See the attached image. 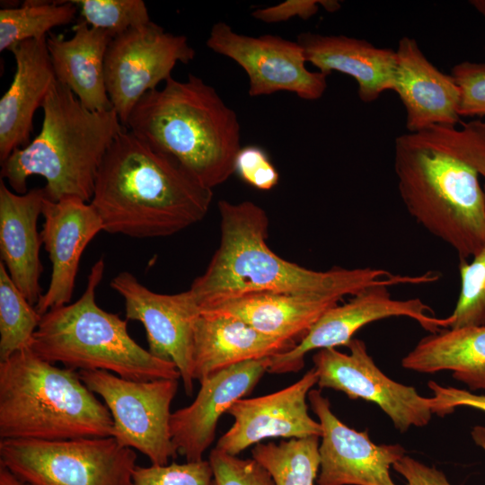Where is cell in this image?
I'll use <instances>...</instances> for the list:
<instances>
[{"instance_id": "obj_1", "label": "cell", "mask_w": 485, "mask_h": 485, "mask_svg": "<svg viewBox=\"0 0 485 485\" xmlns=\"http://www.w3.org/2000/svg\"><path fill=\"white\" fill-rule=\"evenodd\" d=\"M394 171L409 214L468 260L485 245V120L399 136Z\"/></svg>"}, {"instance_id": "obj_2", "label": "cell", "mask_w": 485, "mask_h": 485, "mask_svg": "<svg viewBox=\"0 0 485 485\" xmlns=\"http://www.w3.org/2000/svg\"><path fill=\"white\" fill-rule=\"evenodd\" d=\"M220 242L190 290L200 310L246 294L287 292L342 298L375 286L416 285L417 276L374 268L313 270L284 260L267 244L269 217L251 201L218 202Z\"/></svg>"}, {"instance_id": "obj_3", "label": "cell", "mask_w": 485, "mask_h": 485, "mask_svg": "<svg viewBox=\"0 0 485 485\" xmlns=\"http://www.w3.org/2000/svg\"><path fill=\"white\" fill-rule=\"evenodd\" d=\"M213 190L174 158L124 128L108 150L90 201L103 231L134 238L164 237L201 221Z\"/></svg>"}, {"instance_id": "obj_4", "label": "cell", "mask_w": 485, "mask_h": 485, "mask_svg": "<svg viewBox=\"0 0 485 485\" xmlns=\"http://www.w3.org/2000/svg\"><path fill=\"white\" fill-rule=\"evenodd\" d=\"M126 128L211 190L234 173L242 147L237 115L213 86L193 74L186 81L170 77L162 89L146 93Z\"/></svg>"}, {"instance_id": "obj_5", "label": "cell", "mask_w": 485, "mask_h": 485, "mask_svg": "<svg viewBox=\"0 0 485 485\" xmlns=\"http://www.w3.org/2000/svg\"><path fill=\"white\" fill-rule=\"evenodd\" d=\"M41 108L40 131L1 163V179L13 191L24 194L28 179L38 175L46 181L48 199L78 198L90 202L102 161L126 128L113 109H87L57 80Z\"/></svg>"}, {"instance_id": "obj_6", "label": "cell", "mask_w": 485, "mask_h": 485, "mask_svg": "<svg viewBox=\"0 0 485 485\" xmlns=\"http://www.w3.org/2000/svg\"><path fill=\"white\" fill-rule=\"evenodd\" d=\"M106 405L76 370L30 348L0 361V439L66 440L111 436Z\"/></svg>"}, {"instance_id": "obj_7", "label": "cell", "mask_w": 485, "mask_h": 485, "mask_svg": "<svg viewBox=\"0 0 485 485\" xmlns=\"http://www.w3.org/2000/svg\"><path fill=\"white\" fill-rule=\"evenodd\" d=\"M104 269L101 258L93 265L78 300L41 315L30 348L48 362L74 370H103L134 381L179 379L172 362L142 348L129 335L126 320L97 304L96 289Z\"/></svg>"}, {"instance_id": "obj_8", "label": "cell", "mask_w": 485, "mask_h": 485, "mask_svg": "<svg viewBox=\"0 0 485 485\" xmlns=\"http://www.w3.org/2000/svg\"><path fill=\"white\" fill-rule=\"evenodd\" d=\"M136 462L113 436L0 439V465L23 485H131Z\"/></svg>"}, {"instance_id": "obj_9", "label": "cell", "mask_w": 485, "mask_h": 485, "mask_svg": "<svg viewBox=\"0 0 485 485\" xmlns=\"http://www.w3.org/2000/svg\"><path fill=\"white\" fill-rule=\"evenodd\" d=\"M78 372L108 408L113 420L111 436L120 445L139 451L154 465L168 464L177 456L170 419L179 379L134 381L103 370Z\"/></svg>"}, {"instance_id": "obj_10", "label": "cell", "mask_w": 485, "mask_h": 485, "mask_svg": "<svg viewBox=\"0 0 485 485\" xmlns=\"http://www.w3.org/2000/svg\"><path fill=\"white\" fill-rule=\"evenodd\" d=\"M195 54L185 36L153 22L112 38L104 61L105 85L124 128L140 99L172 77L177 63L188 64Z\"/></svg>"}, {"instance_id": "obj_11", "label": "cell", "mask_w": 485, "mask_h": 485, "mask_svg": "<svg viewBox=\"0 0 485 485\" xmlns=\"http://www.w3.org/2000/svg\"><path fill=\"white\" fill-rule=\"evenodd\" d=\"M347 348L349 353L330 348L316 350L313 356L320 389H333L349 399L376 404L401 433L430 422L435 414L433 397H424L413 386L388 377L375 363L362 340L352 339Z\"/></svg>"}, {"instance_id": "obj_12", "label": "cell", "mask_w": 485, "mask_h": 485, "mask_svg": "<svg viewBox=\"0 0 485 485\" xmlns=\"http://www.w3.org/2000/svg\"><path fill=\"white\" fill-rule=\"evenodd\" d=\"M206 44L243 68L251 97L289 92L314 101L326 91L327 75L306 68L304 52L297 41L269 34H239L227 23L218 22L212 26Z\"/></svg>"}, {"instance_id": "obj_13", "label": "cell", "mask_w": 485, "mask_h": 485, "mask_svg": "<svg viewBox=\"0 0 485 485\" xmlns=\"http://www.w3.org/2000/svg\"><path fill=\"white\" fill-rule=\"evenodd\" d=\"M390 317L410 318L430 333L450 326L449 316L435 317L431 307L419 298L394 299L388 286L371 287L327 310L294 348L270 357L268 372L296 373L310 351L347 347L361 328Z\"/></svg>"}, {"instance_id": "obj_14", "label": "cell", "mask_w": 485, "mask_h": 485, "mask_svg": "<svg viewBox=\"0 0 485 485\" xmlns=\"http://www.w3.org/2000/svg\"><path fill=\"white\" fill-rule=\"evenodd\" d=\"M110 285L123 298L127 319L143 324L148 351L172 362L181 374L186 394H192L194 328L200 313L192 292L188 289L177 294H159L145 287L128 271L119 273Z\"/></svg>"}, {"instance_id": "obj_15", "label": "cell", "mask_w": 485, "mask_h": 485, "mask_svg": "<svg viewBox=\"0 0 485 485\" xmlns=\"http://www.w3.org/2000/svg\"><path fill=\"white\" fill-rule=\"evenodd\" d=\"M308 401L322 427L317 485H396L390 469L406 454L401 445L375 444L366 429L347 426L320 389L309 392Z\"/></svg>"}, {"instance_id": "obj_16", "label": "cell", "mask_w": 485, "mask_h": 485, "mask_svg": "<svg viewBox=\"0 0 485 485\" xmlns=\"http://www.w3.org/2000/svg\"><path fill=\"white\" fill-rule=\"evenodd\" d=\"M317 382L318 375L313 367L278 392L237 401L227 411L234 423L215 447L237 455L268 438L321 436L322 427L310 416L306 401Z\"/></svg>"}, {"instance_id": "obj_17", "label": "cell", "mask_w": 485, "mask_h": 485, "mask_svg": "<svg viewBox=\"0 0 485 485\" xmlns=\"http://www.w3.org/2000/svg\"><path fill=\"white\" fill-rule=\"evenodd\" d=\"M269 362L270 357L246 361L203 379L193 402L172 413V441L186 462L203 460L221 416L252 392L268 372Z\"/></svg>"}, {"instance_id": "obj_18", "label": "cell", "mask_w": 485, "mask_h": 485, "mask_svg": "<svg viewBox=\"0 0 485 485\" xmlns=\"http://www.w3.org/2000/svg\"><path fill=\"white\" fill-rule=\"evenodd\" d=\"M41 215V241L52 265L49 286L35 305L43 315L70 303L82 254L103 225L93 205L78 198H45Z\"/></svg>"}, {"instance_id": "obj_19", "label": "cell", "mask_w": 485, "mask_h": 485, "mask_svg": "<svg viewBox=\"0 0 485 485\" xmlns=\"http://www.w3.org/2000/svg\"><path fill=\"white\" fill-rule=\"evenodd\" d=\"M396 52L393 92L406 110L408 132L460 122V91L451 75L436 68L416 40L402 37Z\"/></svg>"}, {"instance_id": "obj_20", "label": "cell", "mask_w": 485, "mask_h": 485, "mask_svg": "<svg viewBox=\"0 0 485 485\" xmlns=\"http://www.w3.org/2000/svg\"><path fill=\"white\" fill-rule=\"evenodd\" d=\"M45 198L43 188L18 194L11 190L3 179L0 181L1 262L34 306L43 294L40 285L43 271L40 259L42 241L37 223Z\"/></svg>"}, {"instance_id": "obj_21", "label": "cell", "mask_w": 485, "mask_h": 485, "mask_svg": "<svg viewBox=\"0 0 485 485\" xmlns=\"http://www.w3.org/2000/svg\"><path fill=\"white\" fill-rule=\"evenodd\" d=\"M47 38L20 43L13 81L0 100V161L30 143L36 110L55 83Z\"/></svg>"}, {"instance_id": "obj_22", "label": "cell", "mask_w": 485, "mask_h": 485, "mask_svg": "<svg viewBox=\"0 0 485 485\" xmlns=\"http://www.w3.org/2000/svg\"><path fill=\"white\" fill-rule=\"evenodd\" d=\"M296 41L307 62L327 76L337 71L355 79L359 99L366 103L393 91L396 52L345 35H322L302 32Z\"/></svg>"}, {"instance_id": "obj_23", "label": "cell", "mask_w": 485, "mask_h": 485, "mask_svg": "<svg viewBox=\"0 0 485 485\" xmlns=\"http://www.w3.org/2000/svg\"><path fill=\"white\" fill-rule=\"evenodd\" d=\"M295 345L261 333L236 317L200 311L194 328L193 379L200 382L232 366L270 357Z\"/></svg>"}, {"instance_id": "obj_24", "label": "cell", "mask_w": 485, "mask_h": 485, "mask_svg": "<svg viewBox=\"0 0 485 485\" xmlns=\"http://www.w3.org/2000/svg\"><path fill=\"white\" fill-rule=\"evenodd\" d=\"M342 299L332 295L260 292L230 298L200 311L236 317L261 333L297 344L320 317Z\"/></svg>"}, {"instance_id": "obj_25", "label": "cell", "mask_w": 485, "mask_h": 485, "mask_svg": "<svg viewBox=\"0 0 485 485\" xmlns=\"http://www.w3.org/2000/svg\"><path fill=\"white\" fill-rule=\"evenodd\" d=\"M112 38L81 20L71 38L49 33L46 40L57 81L91 110L112 109L104 76L105 56Z\"/></svg>"}, {"instance_id": "obj_26", "label": "cell", "mask_w": 485, "mask_h": 485, "mask_svg": "<svg viewBox=\"0 0 485 485\" xmlns=\"http://www.w3.org/2000/svg\"><path fill=\"white\" fill-rule=\"evenodd\" d=\"M401 366L421 374L450 371L471 392L485 391V325L430 333L401 359Z\"/></svg>"}, {"instance_id": "obj_27", "label": "cell", "mask_w": 485, "mask_h": 485, "mask_svg": "<svg viewBox=\"0 0 485 485\" xmlns=\"http://www.w3.org/2000/svg\"><path fill=\"white\" fill-rule=\"evenodd\" d=\"M320 436L259 443L251 451L275 485H315L320 471Z\"/></svg>"}, {"instance_id": "obj_28", "label": "cell", "mask_w": 485, "mask_h": 485, "mask_svg": "<svg viewBox=\"0 0 485 485\" xmlns=\"http://www.w3.org/2000/svg\"><path fill=\"white\" fill-rule=\"evenodd\" d=\"M79 11L72 1L27 0L0 10V51H13L20 43L48 37L51 29L72 22Z\"/></svg>"}, {"instance_id": "obj_29", "label": "cell", "mask_w": 485, "mask_h": 485, "mask_svg": "<svg viewBox=\"0 0 485 485\" xmlns=\"http://www.w3.org/2000/svg\"><path fill=\"white\" fill-rule=\"evenodd\" d=\"M41 315L0 263V361L30 348Z\"/></svg>"}, {"instance_id": "obj_30", "label": "cell", "mask_w": 485, "mask_h": 485, "mask_svg": "<svg viewBox=\"0 0 485 485\" xmlns=\"http://www.w3.org/2000/svg\"><path fill=\"white\" fill-rule=\"evenodd\" d=\"M460 292L449 328L485 325V245L471 261L460 260Z\"/></svg>"}, {"instance_id": "obj_31", "label": "cell", "mask_w": 485, "mask_h": 485, "mask_svg": "<svg viewBox=\"0 0 485 485\" xmlns=\"http://www.w3.org/2000/svg\"><path fill=\"white\" fill-rule=\"evenodd\" d=\"M83 20L113 38L152 22L143 0H73Z\"/></svg>"}, {"instance_id": "obj_32", "label": "cell", "mask_w": 485, "mask_h": 485, "mask_svg": "<svg viewBox=\"0 0 485 485\" xmlns=\"http://www.w3.org/2000/svg\"><path fill=\"white\" fill-rule=\"evenodd\" d=\"M213 472L208 460L138 466L131 485H212Z\"/></svg>"}, {"instance_id": "obj_33", "label": "cell", "mask_w": 485, "mask_h": 485, "mask_svg": "<svg viewBox=\"0 0 485 485\" xmlns=\"http://www.w3.org/2000/svg\"><path fill=\"white\" fill-rule=\"evenodd\" d=\"M208 461L212 485H275L269 473L253 458H240L213 448Z\"/></svg>"}, {"instance_id": "obj_34", "label": "cell", "mask_w": 485, "mask_h": 485, "mask_svg": "<svg viewBox=\"0 0 485 485\" xmlns=\"http://www.w3.org/2000/svg\"><path fill=\"white\" fill-rule=\"evenodd\" d=\"M451 75L460 91V117H484L485 63L460 62L453 66Z\"/></svg>"}, {"instance_id": "obj_35", "label": "cell", "mask_w": 485, "mask_h": 485, "mask_svg": "<svg viewBox=\"0 0 485 485\" xmlns=\"http://www.w3.org/2000/svg\"><path fill=\"white\" fill-rule=\"evenodd\" d=\"M234 172L247 184L260 190H272L279 181V174L269 155L260 146L241 147L234 161Z\"/></svg>"}, {"instance_id": "obj_36", "label": "cell", "mask_w": 485, "mask_h": 485, "mask_svg": "<svg viewBox=\"0 0 485 485\" xmlns=\"http://www.w3.org/2000/svg\"><path fill=\"white\" fill-rule=\"evenodd\" d=\"M433 393L434 413L444 417L458 407H470L485 412V395L474 394L469 390L443 386L435 381L428 383Z\"/></svg>"}, {"instance_id": "obj_37", "label": "cell", "mask_w": 485, "mask_h": 485, "mask_svg": "<svg viewBox=\"0 0 485 485\" xmlns=\"http://www.w3.org/2000/svg\"><path fill=\"white\" fill-rule=\"evenodd\" d=\"M320 4L321 1L316 0H287L266 8L256 9L251 15L256 20L267 23L285 22L295 16L307 20L318 12Z\"/></svg>"}, {"instance_id": "obj_38", "label": "cell", "mask_w": 485, "mask_h": 485, "mask_svg": "<svg viewBox=\"0 0 485 485\" xmlns=\"http://www.w3.org/2000/svg\"><path fill=\"white\" fill-rule=\"evenodd\" d=\"M392 468L406 480L407 485H452L442 471L406 454Z\"/></svg>"}, {"instance_id": "obj_39", "label": "cell", "mask_w": 485, "mask_h": 485, "mask_svg": "<svg viewBox=\"0 0 485 485\" xmlns=\"http://www.w3.org/2000/svg\"><path fill=\"white\" fill-rule=\"evenodd\" d=\"M471 436L476 445L485 452V426H475L471 431Z\"/></svg>"}, {"instance_id": "obj_40", "label": "cell", "mask_w": 485, "mask_h": 485, "mask_svg": "<svg viewBox=\"0 0 485 485\" xmlns=\"http://www.w3.org/2000/svg\"><path fill=\"white\" fill-rule=\"evenodd\" d=\"M0 485H23L6 468L0 465Z\"/></svg>"}, {"instance_id": "obj_41", "label": "cell", "mask_w": 485, "mask_h": 485, "mask_svg": "<svg viewBox=\"0 0 485 485\" xmlns=\"http://www.w3.org/2000/svg\"><path fill=\"white\" fill-rule=\"evenodd\" d=\"M321 5H322L328 12H335L340 7L338 1L332 0H322L321 1Z\"/></svg>"}, {"instance_id": "obj_42", "label": "cell", "mask_w": 485, "mask_h": 485, "mask_svg": "<svg viewBox=\"0 0 485 485\" xmlns=\"http://www.w3.org/2000/svg\"><path fill=\"white\" fill-rule=\"evenodd\" d=\"M470 3L485 18V0H472Z\"/></svg>"}, {"instance_id": "obj_43", "label": "cell", "mask_w": 485, "mask_h": 485, "mask_svg": "<svg viewBox=\"0 0 485 485\" xmlns=\"http://www.w3.org/2000/svg\"><path fill=\"white\" fill-rule=\"evenodd\" d=\"M483 190H484V193H485V184H484Z\"/></svg>"}]
</instances>
